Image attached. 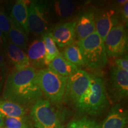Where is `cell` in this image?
Wrapping results in <instances>:
<instances>
[{
  "label": "cell",
  "instance_id": "29",
  "mask_svg": "<svg viewBox=\"0 0 128 128\" xmlns=\"http://www.w3.org/2000/svg\"><path fill=\"white\" fill-rule=\"evenodd\" d=\"M6 60H6V58L5 54L0 53V65L3 66H7Z\"/></svg>",
  "mask_w": 128,
  "mask_h": 128
},
{
  "label": "cell",
  "instance_id": "6",
  "mask_svg": "<svg viewBox=\"0 0 128 128\" xmlns=\"http://www.w3.org/2000/svg\"><path fill=\"white\" fill-rule=\"evenodd\" d=\"M52 18L49 3L32 1L28 7V31L39 36L49 33L52 28Z\"/></svg>",
  "mask_w": 128,
  "mask_h": 128
},
{
  "label": "cell",
  "instance_id": "25",
  "mask_svg": "<svg viewBox=\"0 0 128 128\" xmlns=\"http://www.w3.org/2000/svg\"><path fill=\"white\" fill-rule=\"evenodd\" d=\"M10 26V17L7 16L3 11L0 10V29L7 40Z\"/></svg>",
  "mask_w": 128,
  "mask_h": 128
},
{
  "label": "cell",
  "instance_id": "3",
  "mask_svg": "<svg viewBox=\"0 0 128 128\" xmlns=\"http://www.w3.org/2000/svg\"><path fill=\"white\" fill-rule=\"evenodd\" d=\"M68 78L55 73L49 68L41 69L36 74V82L48 100L54 104L63 102Z\"/></svg>",
  "mask_w": 128,
  "mask_h": 128
},
{
  "label": "cell",
  "instance_id": "20",
  "mask_svg": "<svg viewBox=\"0 0 128 128\" xmlns=\"http://www.w3.org/2000/svg\"><path fill=\"white\" fill-rule=\"evenodd\" d=\"M26 110L22 106L10 102L0 99V114L4 118L24 116Z\"/></svg>",
  "mask_w": 128,
  "mask_h": 128
},
{
  "label": "cell",
  "instance_id": "30",
  "mask_svg": "<svg viewBox=\"0 0 128 128\" xmlns=\"http://www.w3.org/2000/svg\"><path fill=\"white\" fill-rule=\"evenodd\" d=\"M0 42H1L2 44H3L6 46V44H7V40L6 38V37L4 36V35L2 33V32H1V29H0Z\"/></svg>",
  "mask_w": 128,
  "mask_h": 128
},
{
  "label": "cell",
  "instance_id": "1",
  "mask_svg": "<svg viewBox=\"0 0 128 128\" xmlns=\"http://www.w3.org/2000/svg\"><path fill=\"white\" fill-rule=\"evenodd\" d=\"M36 70L32 66L21 70H12L4 82V100L23 107L40 99L42 92L36 84Z\"/></svg>",
  "mask_w": 128,
  "mask_h": 128
},
{
  "label": "cell",
  "instance_id": "34",
  "mask_svg": "<svg viewBox=\"0 0 128 128\" xmlns=\"http://www.w3.org/2000/svg\"><path fill=\"white\" fill-rule=\"evenodd\" d=\"M127 128V126H126V128Z\"/></svg>",
  "mask_w": 128,
  "mask_h": 128
},
{
  "label": "cell",
  "instance_id": "12",
  "mask_svg": "<svg viewBox=\"0 0 128 128\" xmlns=\"http://www.w3.org/2000/svg\"><path fill=\"white\" fill-rule=\"evenodd\" d=\"M96 32L93 10H88L82 12L76 22V42L87 38Z\"/></svg>",
  "mask_w": 128,
  "mask_h": 128
},
{
  "label": "cell",
  "instance_id": "4",
  "mask_svg": "<svg viewBox=\"0 0 128 128\" xmlns=\"http://www.w3.org/2000/svg\"><path fill=\"white\" fill-rule=\"evenodd\" d=\"M85 65L92 70L103 68L108 62L104 42L97 32L77 42Z\"/></svg>",
  "mask_w": 128,
  "mask_h": 128
},
{
  "label": "cell",
  "instance_id": "22",
  "mask_svg": "<svg viewBox=\"0 0 128 128\" xmlns=\"http://www.w3.org/2000/svg\"><path fill=\"white\" fill-rule=\"evenodd\" d=\"M42 39L44 41L46 49L45 65H48L55 58L60 55L57 45L52 38L51 32L46 33L42 36Z\"/></svg>",
  "mask_w": 128,
  "mask_h": 128
},
{
  "label": "cell",
  "instance_id": "26",
  "mask_svg": "<svg viewBox=\"0 0 128 128\" xmlns=\"http://www.w3.org/2000/svg\"><path fill=\"white\" fill-rule=\"evenodd\" d=\"M119 7H120L119 8L120 23L127 27L128 21V1L123 6H119Z\"/></svg>",
  "mask_w": 128,
  "mask_h": 128
},
{
  "label": "cell",
  "instance_id": "31",
  "mask_svg": "<svg viewBox=\"0 0 128 128\" xmlns=\"http://www.w3.org/2000/svg\"><path fill=\"white\" fill-rule=\"evenodd\" d=\"M6 52V45L0 42V53L5 54Z\"/></svg>",
  "mask_w": 128,
  "mask_h": 128
},
{
  "label": "cell",
  "instance_id": "16",
  "mask_svg": "<svg viewBox=\"0 0 128 128\" xmlns=\"http://www.w3.org/2000/svg\"><path fill=\"white\" fill-rule=\"evenodd\" d=\"M52 17L59 21L66 20L72 17L76 9L75 3L70 0H59L49 3Z\"/></svg>",
  "mask_w": 128,
  "mask_h": 128
},
{
  "label": "cell",
  "instance_id": "17",
  "mask_svg": "<svg viewBox=\"0 0 128 128\" xmlns=\"http://www.w3.org/2000/svg\"><path fill=\"white\" fill-rule=\"evenodd\" d=\"M10 29L8 40L20 48L24 52L28 48V38L23 28L10 16Z\"/></svg>",
  "mask_w": 128,
  "mask_h": 128
},
{
  "label": "cell",
  "instance_id": "8",
  "mask_svg": "<svg viewBox=\"0 0 128 128\" xmlns=\"http://www.w3.org/2000/svg\"><path fill=\"white\" fill-rule=\"evenodd\" d=\"M128 33L124 24L113 27L106 37L104 44L107 56L119 58L126 55L128 51Z\"/></svg>",
  "mask_w": 128,
  "mask_h": 128
},
{
  "label": "cell",
  "instance_id": "14",
  "mask_svg": "<svg viewBox=\"0 0 128 128\" xmlns=\"http://www.w3.org/2000/svg\"><path fill=\"white\" fill-rule=\"evenodd\" d=\"M127 123V111L118 104L112 108L98 128H125Z\"/></svg>",
  "mask_w": 128,
  "mask_h": 128
},
{
  "label": "cell",
  "instance_id": "10",
  "mask_svg": "<svg viewBox=\"0 0 128 128\" xmlns=\"http://www.w3.org/2000/svg\"><path fill=\"white\" fill-rule=\"evenodd\" d=\"M108 92V97L113 102H120L126 98L128 94V72L115 65L112 66L110 71Z\"/></svg>",
  "mask_w": 128,
  "mask_h": 128
},
{
  "label": "cell",
  "instance_id": "27",
  "mask_svg": "<svg viewBox=\"0 0 128 128\" xmlns=\"http://www.w3.org/2000/svg\"><path fill=\"white\" fill-rule=\"evenodd\" d=\"M115 66L128 72V58L127 54L120 57L116 58L115 60Z\"/></svg>",
  "mask_w": 128,
  "mask_h": 128
},
{
  "label": "cell",
  "instance_id": "21",
  "mask_svg": "<svg viewBox=\"0 0 128 128\" xmlns=\"http://www.w3.org/2000/svg\"><path fill=\"white\" fill-rule=\"evenodd\" d=\"M62 56L65 60L76 65V67L85 65L82 53L77 42H75L70 45L66 46Z\"/></svg>",
  "mask_w": 128,
  "mask_h": 128
},
{
  "label": "cell",
  "instance_id": "5",
  "mask_svg": "<svg viewBox=\"0 0 128 128\" xmlns=\"http://www.w3.org/2000/svg\"><path fill=\"white\" fill-rule=\"evenodd\" d=\"M30 116L36 128H63L64 117L48 100L39 99L32 106Z\"/></svg>",
  "mask_w": 128,
  "mask_h": 128
},
{
  "label": "cell",
  "instance_id": "19",
  "mask_svg": "<svg viewBox=\"0 0 128 128\" xmlns=\"http://www.w3.org/2000/svg\"><path fill=\"white\" fill-rule=\"evenodd\" d=\"M10 17L23 28L27 35L28 34V6L26 1L23 0L16 1L12 6Z\"/></svg>",
  "mask_w": 128,
  "mask_h": 128
},
{
  "label": "cell",
  "instance_id": "32",
  "mask_svg": "<svg viewBox=\"0 0 128 128\" xmlns=\"http://www.w3.org/2000/svg\"><path fill=\"white\" fill-rule=\"evenodd\" d=\"M4 126V118L0 114V128Z\"/></svg>",
  "mask_w": 128,
  "mask_h": 128
},
{
  "label": "cell",
  "instance_id": "24",
  "mask_svg": "<svg viewBox=\"0 0 128 128\" xmlns=\"http://www.w3.org/2000/svg\"><path fill=\"white\" fill-rule=\"evenodd\" d=\"M98 126L96 121L84 117L81 119L71 121L67 128H98Z\"/></svg>",
  "mask_w": 128,
  "mask_h": 128
},
{
  "label": "cell",
  "instance_id": "9",
  "mask_svg": "<svg viewBox=\"0 0 128 128\" xmlns=\"http://www.w3.org/2000/svg\"><path fill=\"white\" fill-rule=\"evenodd\" d=\"M93 12L96 32L104 42L110 30L115 26L121 23L119 8L114 5H110L96 9Z\"/></svg>",
  "mask_w": 128,
  "mask_h": 128
},
{
  "label": "cell",
  "instance_id": "2",
  "mask_svg": "<svg viewBox=\"0 0 128 128\" xmlns=\"http://www.w3.org/2000/svg\"><path fill=\"white\" fill-rule=\"evenodd\" d=\"M90 76V86L76 108L81 114L96 116L106 109L108 101L103 80L97 76Z\"/></svg>",
  "mask_w": 128,
  "mask_h": 128
},
{
  "label": "cell",
  "instance_id": "33",
  "mask_svg": "<svg viewBox=\"0 0 128 128\" xmlns=\"http://www.w3.org/2000/svg\"><path fill=\"white\" fill-rule=\"evenodd\" d=\"M6 128V127H2V128Z\"/></svg>",
  "mask_w": 128,
  "mask_h": 128
},
{
  "label": "cell",
  "instance_id": "7",
  "mask_svg": "<svg viewBox=\"0 0 128 128\" xmlns=\"http://www.w3.org/2000/svg\"><path fill=\"white\" fill-rule=\"evenodd\" d=\"M91 76L86 71L78 70L68 78L63 102L75 106L90 86Z\"/></svg>",
  "mask_w": 128,
  "mask_h": 128
},
{
  "label": "cell",
  "instance_id": "15",
  "mask_svg": "<svg viewBox=\"0 0 128 128\" xmlns=\"http://www.w3.org/2000/svg\"><path fill=\"white\" fill-rule=\"evenodd\" d=\"M28 56L30 66L34 69H40L45 66L46 49L42 38L35 39L28 49Z\"/></svg>",
  "mask_w": 128,
  "mask_h": 128
},
{
  "label": "cell",
  "instance_id": "11",
  "mask_svg": "<svg viewBox=\"0 0 128 128\" xmlns=\"http://www.w3.org/2000/svg\"><path fill=\"white\" fill-rule=\"evenodd\" d=\"M50 32L56 44L59 48H66L76 42V22L59 24Z\"/></svg>",
  "mask_w": 128,
  "mask_h": 128
},
{
  "label": "cell",
  "instance_id": "35",
  "mask_svg": "<svg viewBox=\"0 0 128 128\" xmlns=\"http://www.w3.org/2000/svg\"></svg>",
  "mask_w": 128,
  "mask_h": 128
},
{
  "label": "cell",
  "instance_id": "28",
  "mask_svg": "<svg viewBox=\"0 0 128 128\" xmlns=\"http://www.w3.org/2000/svg\"><path fill=\"white\" fill-rule=\"evenodd\" d=\"M7 70V66H3L0 65V92L2 90L3 85L6 81Z\"/></svg>",
  "mask_w": 128,
  "mask_h": 128
},
{
  "label": "cell",
  "instance_id": "23",
  "mask_svg": "<svg viewBox=\"0 0 128 128\" xmlns=\"http://www.w3.org/2000/svg\"><path fill=\"white\" fill-rule=\"evenodd\" d=\"M4 126L7 128H32L30 122L24 116L4 118Z\"/></svg>",
  "mask_w": 128,
  "mask_h": 128
},
{
  "label": "cell",
  "instance_id": "18",
  "mask_svg": "<svg viewBox=\"0 0 128 128\" xmlns=\"http://www.w3.org/2000/svg\"><path fill=\"white\" fill-rule=\"evenodd\" d=\"M48 66L55 73L67 78L78 70V67L65 60L60 54L51 61Z\"/></svg>",
  "mask_w": 128,
  "mask_h": 128
},
{
  "label": "cell",
  "instance_id": "13",
  "mask_svg": "<svg viewBox=\"0 0 128 128\" xmlns=\"http://www.w3.org/2000/svg\"><path fill=\"white\" fill-rule=\"evenodd\" d=\"M6 60L14 67V70H21L30 66L27 54L16 44L8 40L5 52Z\"/></svg>",
  "mask_w": 128,
  "mask_h": 128
}]
</instances>
